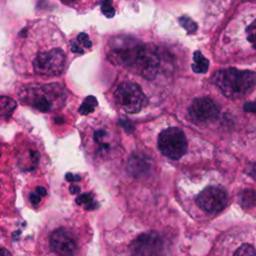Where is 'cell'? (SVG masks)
<instances>
[{
  "mask_svg": "<svg viewBox=\"0 0 256 256\" xmlns=\"http://www.w3.org/2000/svg\"><path fill=\"white\" fill-rule=\"evenodd\" d=\"M65 54L59 48L39 52L33 60L35 73L42 76H57L62 73L65 66Z\"/></svg>",
  "mask_w": 256,
  "mask_h": 256,
  "instance_id": "obj_6",
  "label": "cell"
},
{
  "mask_svg": "<svg viewBox=\"0 0 256 256\" xmlns=\"http://www.w3.org/2000/svg\"><path fill=\"white\" fill-rule=\"evenodd\" d=\"M233 256H256V250L250 244H243L235 251Z\"/></svg>",
  "mask_w": 256,
  "mask_h": 256,
  "instance_id": "obj_19",
  "label": "cell"
},
{
  "mask_svg": "<svg viewBox=\"0 0 256 256\" xmlns=\"http://www.w3.org/2000/svg\"><path fill=\"white\" fill-rule=\"evenodd\" d=\"M179 23L187 31V33H189V34L194 33L197 30V28H198L197 24L192 19H190L189 17H186V16L180 17L179 18Z\"/></svg>",
  "mask_w": 256,
  "mask_h": 256,
  "instance_id": "obj_18",
  "label": "cell"
},
{
  "mask_svg": "<svg viewBox=\"0 0 256 256\" xmlns=\"http://www.w3.org/2000/svg\"><path fill=\"white\" fill-rule=\"evenodd\" d=\"M92 42L90 41L89 37L85 33H80L75 40L71 42V50L74 53H84V48L88 49L91 48Z\"/></svg>",
  "mask_w": 256,
  "mask_h": 256,
  "instance_id": "obj_12",
  "label": "cell"
},
{
  "mask_svg": "<svg viewBox=\"0 0 256 256\" xmlns=\"http://www.w3.org/2000/svg\"><path fill=\"white\" fill-rule=\"evenodd\" d=\"M90 146L97 156H108L112 154L115 147V140L111 131L105 128H98L92 132Z\"/></svg>",
  "mask_w": 256,
  "mask_h": 256,
  "instance_id": "obj_10",
  "label": "cell"
},
{
  "mask_svg": "<svg viewBox=\"0 0 256 256\" xmlns=\"http://www.w3.org/2000/svg\"><path fill=\"white\" fill-rule=\"evenodd\" d=\"M1 256H9L8 251H6L4 248H2V250H1Z\"/></svg>",
  "mask_w": 256,
  "mask_h": 256,
  "instance_id": "obj_28",
  "label": "cell"
},
{
  "mask_svg": "<svg viewBox=\"0 0 256 256\" xmlns=\"http://www.w3.org/2000/svg\"><path fill=\"white\" fill-rule=\"evenodd\" d=\"M76 202L80 205H83L85 207V209L87 210H92V209H95L96 208V203L94 202L92 196H90L89 194L85 193V194H82V195H79L77 198H76Z\"/></svg>",
  "mask_w": 256,
  "mask_h": 256,
  "instance_id": "obj_17",
  "label": "cell"
},
{
  "mask_svg": "<svg viewBox=\"0 0 256 256\" xmlns=\"http://www.w3.org/2000/svg\"><path fill=\"white\" fill-rule=\"evenodd\" d=\"M65 97L63 87L55 83L29 88L21 95L23 102L41 112L57 109L64 103Z\"/></svg>",
  "mask_w": 256,
  "mask_h": 256,
  "instance_id": "obj_3",
  "label": "cell"
},
{
  "mask_svg": "<svg viewBox=\"0 0 256 256\" xmlns=\"http://www.w3.org/2000/svg\"><path fill=\"white\" fill-rule=\"evenodd\" d=\"M107 58L115 65L130 69L147 79H153L160 67V57L152 45L124 36L109 41Z\"/></svg>",
  "mask_w": 256,
  "mask_h": 256,
  "instance_id": "obj_1",
  "label": "cell"
},
{
  "mask_svg": "<svg viewBox=\"0 0 256 256\" xmlns=\"http://www.w3.org/2000/svg\"><path fill=\"white\" fill-rule=\"evenodd\" d=\"M191 68L195 73H205L209 68V61L200 51H195L193 54V64Z\"/></svg>",
  "mask_w": 256,
  "mask_h": 256,
  "instance_id": "obj_13",
  "label": "cell"
},
{
  "mask_svg": "<svg viewBox=\"0 0 256 256\" xmlns=\"http://www.w3.org/2000/svg\"><path fill=\"white\" fill-rule=\"evenodd\" d=\"M101 11L108 18H111L114 16L115 11L112 6L111 0H101Z\"/></svg>",
  "mask_w": 256,
  "mask_h": 256,
  "instance_id": "obj_21",
  "label": "cell"
},
{
  "mask_svg": "<svg viewBox=\"0 0 256 256\" xmlns=\"http://www.w3.org/2000/svg\"><path fill=\"white\" fill-rule=\"evenodd\" d=\"M63 3H65V4H72V3H75L76 1H78V0H61Z\"/></svg>",
  "mask_w": 256,
  "mask_h": 256,
  "instance_id": "obj_27",
  "label": "cell"
},
{
  "mask_svg": "<svg viewBox=\"0 0 256 256\" xmlns=\"http://www.w3.org/2000/svg\"><path fill=\"white\" fill-rule=\"evenodd\" d=\"M79 191H80V188H79L78 186L72 185V186L70 187V192H71L72 194H77Z\"/></svg>",
  "mask_w": 256,
  "mask_h": 256,
  "instance_id": "obj_26",
  "label": "cell"
},
{
  "mask_svg": "<svg viewBox=\"0 0 256 256\" xmlns=\"http://www.w3.org/2000/svg\"><path fill=\"white\" fill-rule=\"evenodd\" d=\"M51 248L60 256H73L77 251V244L72 236L63 229L56 230L50 238Z\"/></svg>",
  "mask_w": 256,
  "mask_h": 256,
  "instance_id": "obj_11",
  "label": "cell"
},
{
  "mask_svg": "<svg viewBox=\"0 0 256 256\" xmlns=\"http://www.w3.org/2000/svg\"><path fill=\"white\" fill-rule=\"evenodd\" d=\"M212 82L225 97L238 99L248 95L254 89L256 73L235 68L221 69L214 73Z\"/></svg>",
  "mask_w": 256,
  "mask_h": 256,
  "instance_id": "obj_2",
  "label": "cell"
},
{
  "mask_svg": "<svg viewBox=\"0 0 256 256\" xmlns=\"http://www.w3.org/2000/svg\"><path fill=\"white\" fill-rule=\"evenodd\" d=\"M158 148L164 156L173 160L180 159L187 150V140L184 132L177 127L163 130L158 137Z\"/></svg>",
  "mask_w": 256,
  "mask_h": 256,
  "instance_id": "obj_5",
  "label": "cell"
},
{
  "mask_svg": "<svg viewBox=\"0 0 256 256\" xmlns=\"http://www.w3.org/2000/svg\"><path fill=\"white\" fill-rule=\"evenodd\" d=\"M97 106V99L94 96H88L83 101L82 105L79 107V113L82 115H87L94 111Z\"/></svg>",
  "mask_w": 256,
  "mask_h": 256,
  "instance_id": "obj_16",
  "label": "cell"
},
{
  "mask_svg": "<svg viewBox=\"0 0 256 256\" xmlns=\"http://www.w3.org/2000/svg\"><path fill=\"white\" fill-rule=\"evenodd\" d=\"M131 256H164L165 242L156 232L139 235L130 245Z\"/></svg>",
  "mask_w": 256,
  "mask_h": 256,
  "instance_id": "obj_7",
  "label": "cell"
},
{
  "mask_svg": "<svg viewBox=\"0 0 256 256\" xmlns=\"http://www.w3.org/2000/svg\"><path fill=\"white\" fill-rule=\"evenodd\" d=\"M239 203L244 209L251 208L256 204V192L251 189L243 190L239 194Z\"/></svg>",
  "mask_w": 256,
  "mask_h": 256,
  "instance_id": "obj_14",
  "label": "cell"
},
{
  "mask_svg": "<svg viewBox=\"0 0 256 256\" xmlns=\"http://www.w3.org/2000/svg\"><path fill=\"white\" fill-rule=\"evenodd\" d=\"M40 197H41V196H40L38 193L32 194L31 197H30V200H31V202H32L33 204H37V203H39V201H40Z\"/></svg>",
  "mask_w": 256,
  "mask_h": 256,
  "instance_id": "obj_24",
  "label": "cell"
},
{
  "mask_svg": "<svg viewBox=\"0 0 256 256\" xmlns=\"http://www.w3.org/2000/svg\"><path fill=\"white\" fill-rule=\"evenodd\" d=\"M247 40L256 49V19L246 28Z\"/></svg>",
  "mask_w": 256,
  "mask_h": 256,
  "instance_id": "obj_20",
  "label": "cell"
},
{
  "mask_svg": "<svg viewBox=\"0 0 256 256\" xmlns=\"http://www.w3.org/2000/svg\"><path fill=\"white\" fill-rule=\"evenodd\" d=\"M117 105L127 113H138L148 104V99L139 85L132 82L121 83L114 92Z\"/></svg>",
  "mask_w": 256,
  "mask_h": 256,
  "instance_id": "obj_4",
  "label": "cell"
},
{
  "mask_svg": "<svg viewBox=\"0 0 256 256\" xmlns=\"http://www.w3.org/2000/svg\"><path fill=\"white\" fill-rule=\"evenodd\" d=\"M198 206L210 213H217L223 210L228 203V194L225 189L217 186H210L200 192L196 198Z\"/></svg>",
  "mask_w": 256,
  "mask_h": 256,
  "instance_id": "obj_8",
  "label": "cell"
},
{
  "mask_svg": "<svg viewBox=\"0 0 256 256\" xmlns=\"http://www.w3.org/2000/svg\"><path fill=\"white\" fill-rule=\"evenodd\" d=\"M248 175L253 179V180H255L256 181V162H254V163H252L249 167H248Z\"/></svg>",
  "mask_w": 256,
  "mask_h": 256,
  "instance_id": "obj_22",
  "label": "cell"
},
{
  "mask_svg": "<svg viewBox=\"0 0 256 256\" xmlns=\"http://www.w3.org/2000/svg\"><path fill=\"white\" fill-rule=\"evenodd\" d=\"M36 193H38L40 196H45L46 195V189L43 187H37L36 188Z\"/></svg>",
  "mask_w": 256,
  "mask_h": 256,
  "instance_id": "obj_25",
  "label": "cell"
},
{
  "mask_svg": "<svg viewBox=\"0 0 256 256\" xmlns=\"http://www.w3.org/2000/svg\"><path fill=\"white\" fill-rule=\"evenodd\" d=\"M65 177H66V180L69 181V182H71V181H79L80 180V176L73 175L71 173H67Z\"/></svg>",
  "mask_w": 256,
  "mask_h": 256,
  "instance_id": "obj_23",
  "label": "cell"
},
{
  "mask_svg": "<svg viewBox=\"0 0 256 256\" xmlns=\"http://www.w3.org/2000/svg\"><path fill=\"white\" fill-rule=\"evenodd\" d=\"M16 108V102L8 97H1V116L8 117Z\"/></svg>",
  "mask_w": 256,
  "mask_h": 256,
  "instance_id": "obj_15",
  "label": "cell"
},
{
  "mask_svg": "<svg viewBox=\"0 0 256 256\" xmlns=\"http://www.w3.org/2000/svg\"><path fill=\"white\" fill-rule=\"evenodd\" d=\"M189 115L195 123L202 124L215 120L219 115V109L210 98L200 97L190 105Z\"/></svg>",
  "mask_w": 256,
  "mask_h": 256,
  "instance_id": "obj_9",
  "label": "cell"
}]
</instances>
